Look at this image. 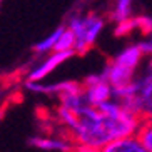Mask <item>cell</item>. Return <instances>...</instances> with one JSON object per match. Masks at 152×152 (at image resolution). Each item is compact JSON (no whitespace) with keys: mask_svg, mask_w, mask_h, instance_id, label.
<instances>
[{"mask_svg":"<svg viewBox=\"0 0 152 152\" xmlns=\"http://www.w3.org/2000/svg\"><path fill=\"white\" fill-rule=\"evenodd\" d=\"M57 121L67 129V135L77 145L102 149L114 139L137 134L144 117L114 99L99 107L89 102L75 109L58 105Z\"/></svg>","mask_w":152,"mask_h":152,"instance_id":"cell-1","label":"cell"},{"mask_svg":"<svg viewBox=\"0 0 152 152\" xmlns=\"http://www.w3.org/2000/svg\"><path fill=\"white\" fill-rule=\"evenodd\" d=\"M144 60H145V54L140 44L127 45L107 64V67L104 69V75L107 77V80L112 84L114 89L125 87L135 80Z\"/></svg>","mask_w":152,"mask_h":152,"instance_id":"cell-2","label":"cell"},{"mask_svg":"<svg viewBox=\"0 0 152 152\" xmlns=\"http://www.w3.org/2000/svg\"><path fill=\"white\" fill-rule=\"evenodd\" d=\"M67 27L75 35V52L85 54L95 44L97 37L104 28V18L95 14L90 15H74L70 17Z\"/></svg>","mask_w":152,"mask_h":152,"instance_id":"cell-3","label":"cell"},{"mask_svg":"<svg viewBox=\"0 0 152 152\" xmlns=\"http://www.w3.org/2000/svg\"><path fill=\"white\" fill-rule=\"evenodd\" d=\"M130 109L144 119H152V57H145V65L135 77V97Z\"/></svg>","mask_w":152,"mask_h":152,"instance_id":"cell-4","label":"cell"},{"mask_svg":"<svg viewBox=\"0 0 152 152\" xmlns=\"http://www.w3.org/2000/svg\"><path fill=\"white\" fill-rule=\"evenodd\" d=\"M82 84H84L85 99L90 105L99 107L109 100H114V87L107 80V77L104 75V72L89 75Z\"/></svg>","mask_w":152,"mask_h":152,"instance_id":"cell-5","label":"cell"},{"mask_svg":"<svg viewBox=\"0 0 152 152\" xmlns=\"http://www.w3.org/2000/svg\"><path fill=\"white\" fill-rule=\"evenodd\" d=\"M75 50H60V52H52L42 60L40 64H37L35 67L28 72L27 80L30 82H40L44 80L47 75H50L57 67H60L64 62H67L72 55H75Z\"/></svg>","mask_w":152,"mask_h":152,"instance_id":"cell-6","label":"cell"},{"mask_svg":"<svg viewBox=\"0 0 152 152\" xmlns=\"http://www.w3.org/2000/svg\"><path fill=\"white\" fill-rule=\"evenodd\" d=\"M30 145L42 151H57V152H75L77 144L72 140V137H32Z\"/></svg>","mask_w":152,"mask_h":152,"instance_id":"cell-7","label":"cell"},{"mask_svg":"<svg viewBox=\"0 0 152 152\" xmlns=\"http://www.w3.org/2000/svg\"><path fill=\"white\" fill-rule=\"evenodd\" d=\"M102 152H147V149L142 144L140 137L134 134L110 140L102 147Z\"/></svg>","mask_w":152,"mask_h":152,"instance_id":"cell-8","label":"cell"},{"mask_svg":"<svg viewBox=\"0 0 152 152\" xmlns=\"http://www.w3.org/2000/svg\"><path fill=\"white\" fill-rule=\"evenodd\" d=\"M65 28V25H60L58 28H55L54 32H50L49 35H45L42 40H39L34 45V52L39 55H45V54H52L55 52V47H57V42L60 39V34Z\"/></svg>","mask_w":152,"mask_h":152,"instance_id":"cell-9","label":"cell"},{"mask_svg":"<svg viewBox=\"0 0 152 152\" xmlns=\"http://www.w3.org/2000/svg\"><path fill=\"white\" fill-rule=\"evenodd\" d=\"M132 15V0H114V9H112V20L117 23L129 20Z\"/></svg>","mask_w":152,"mask_h":152,"instance_id":"cell-10","label":"cell"},{"mask_svg":"<svg viewBox=\"0 0 152 152\" xmlns=\"http://www.w3.org/2000/svg\"><path fill=\"white\" fill-rule=\"evenodd\" d=\"M60 50H75V35L67 25L62 30L60 39L57 42V47H55V52H60Z\"/></svg>","mask_w":152,"mask_h":152,"instance_id":"cell-11","label":"cell"},{"mask_svg":"<svg viewBox=\"0 0 152 152\" xmlns=\"http://www.w3.org/2000/svg\"><path fill=\"white\" fill-rule=\"evenodd\" d=\"M137 135L140 137V140L145 145L147 152H152V119H144Z\"/></svg>","mask_w":152,"mask_h":152,"instance_id":"cell-12","label":"cell"},{"mask_svg":"<svg viewBox=\"0 0 152 152\" xmlns=\"http://www.w3.org/2000/svg\"><path fill=\"white\" fill-rule=\"evenodd\" d=\"M135 23L137 27L144 32V34H151L152 32V18L144 17V18H135Z\"/></svg>","mask_w":152,"mask_h":152,"instance_id":"cell-13","label":"cell"},{"mask_svg":"<svg viewBox=\"0 0 152 152\" xmlns=\"http://www.w3.org/2000/svg\"><path fill=\"white\" fill-rule=\"evenodd\" d=\"M75 152H102V149L97 147H90V145H77Z\"/></svg>","mask_w":152,"mask_h":152,"instance_id":"cell-14","label":"cell"}]
</instances>
